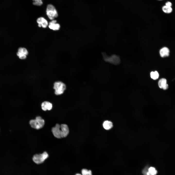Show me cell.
Segmentation results:
<instances>
[{
	"mask_svg": "<svg viewBox=\"0 0 175 175\" xmlns=\"http://www.w3.org/2000/svg\"><path fill=\"white\" fill-rule=\"evenodd\" d=\"M44 120L40 116L36 117L35 119L31 120L29 122L31 127L36 129L42 128L44 125Z\"/></svg>",
	"mask_w": 175,
	"mask_h": 175,
	"instance_id": "1",
	"label": "cell"
},
{
	"mask_svg": "<svg viewBox=\"0 0 175 175\" xmlns=\"http://www.w3.org/2000/svg\"><path fill=\"white\" fill-rule=\"evenodd\" d=\"M53 88L55 90V94L57 95L62 94L66 89V85L63 82L58 81L55 82Z\"/></svg>",
	"mask_w": 175,
	"mask_h": 175,
	"instance_id": "2",
	"label": "cell"
},
{
	"mask_svg": "<svg viewBox=\"0 0 175 175\" xmlns=\"http://www.w3.org/2000/svg\"><path fill=\"white\" fill-rule=\"evenodd\" d=\"M46 12L48 18L51 20L54 19L58 16L57 10L55 7L52 4L48 5Z\"/></svg>",
	"mask_w": 175,
	"mask_h": 175,
	"instance_id": "3",
	"label": "cell"
},
{
	"mask_svg": "<svg viewBox=\"0 0 175 175\" xmlns=\"http://www.w3.org/2000/svg\"><path fill=\"white\" fill-rule=\"evenodd\" d=\"M102 54L104 60L106 62L115 65L119 64L120 63V58L117 55H113L109 56L105 53L103 52L102 53Z\"/></svg>",
	"mask_w": 175,
	"mask_h": 175,
	"instance_id": "4",
	"label": "cell"
},
{
	"mask_svg": "<svg viewBox=\"0 0 175 175\" xmlns=\"http://www.w3.org/2000/svg\"><path fill=\"white\" fill-rule=\"evenodd\" d=\"M48 156L47 153L45 151L41 154L35 155L33 158V160L35 163L39 164L43 163Z\"/></svg>",
	"mask_w": 175,
	"mask_h": 175,
	"instance_id": "5",
	"label": "cell"
},
{
	"mask_svg": "<svg viewBox=\"0 0 175 175\" xmlns=\"http://www.w3.org/2000/svg\"><path fill=\"white\" fill-rule=\"evenodd\" d=\"M52 130L53 135L56 138L58 139L63 138L61 125L56 124L54 127H52Z\"/></svg>",
	"mask_w": 175,
	"mask_h": 175,
	"instance_id": "6",
	"label": "cell"
},
{
	"mask_svg": "<svg viewBox=\"0 0 175 175\" xmlns=\"http://www.w3.org/2000/svg\"><path fill=\"white\" fill-rule=\"evenodd\" d=\"M28 54L27 49L25 47H20L18 49L17 55L19 59L21 60L26 59Z\"/></svg>",
	"mask_w": 175,
	"mask_h": 175,
	"instance_id": "7",
	"label": "cell"
},
{
	"mask_svg": "<svg viewBox=\"0 0 175 175\" xmlns=\"http://www.w3.org/2000/svg\"><path fill=\"white\" fill-rule=\"evenodd\" d=\"M39 27L46 28L48 26L49 23L44 18L41 17L38 18L36 20Z\"/></svg>",
	"mask_w": 175,
	"mask_h": 175,
	"instance_id": "8",
	"label": "cell"
},
{
	"mask_svg": "<svg viewBox=\"0 0 175 175\" xmlns=\"http://www.w3.org/2000/svg\"><path fill=\"white\" fill-rule=\"evenodd\" d=\"M48 26L49 29L53 31H56L59 30L60 28V25L57 23L55 20H52L49 23Z\"/></svg>",
	"mask_w": 175,
	"mask_h": 175,
	"instance_id": "9",
	"label": "cell"
},
{
	"mask_svg": "<svg viewBox=\"0 0 175 175\" xmlns=\"http://www.w3.org/2000/svg\"><path fill=\"white\" fill-rule=\"evenodd\" d=\"M170 51L167 47H164L161 48L159 51V54L160 56L162 58L166 57L169 56Z\"/></svg>",
	"mask_w": 175,
	"mask_h": 175,
	"instance_id": "10",
	"label": "cell"
},
{
	"mask_svg": "<svg viewBox=\"0 0 175 175\" xmlns=\"http://www.w3.org/2000/svg\"><path fill=\"white\" fill-rule=\"evenodd\" d=\"M158 84L159 88L164 90L167 89L168 87V85L167 83V81L164 78L160 79L158 81Z\"/></svg>",
	"mask_w": 175,
	"mask_h": 175,
	"instance_id": "11",
	"label": "cell"
},
{
	"mask_svg": "<svg viewBox=\"0 0 175 175\" xmlns=\"http://www.w3.org/2000/svg\"><path fill=\"white\" fill-rule=\"evenodd\" d=\"M41 106L42 109L44 111L51 110L52 107V104L48 101L43 102Z\"/></svg>",
	"mask_w": 175,
	"mask_h": 175,
	"instance_id": "12",
	"label": "cell"
},
{
	"mask_svg": "<svg viewBox=\"0 0 175 175\" xmlns=\"http://www.w3.org/2000/svg\"><path fill=\"white\" fill-rule=\"evenodd\" d=\"M61 129L63 138L67 136L69 133V129L68 125L65 124H62L61 125Z\"/></svg>",
	"mask_w": 175,
	"mask_h": 175,
	"instance_id": "13",
	"label": "cell"
},
{
	"mask_svg": "<svg viewBox=\"0 0 175 175\" xmlns=\"http://www.w3.org/2000/svg\"><path fill=\"white\" fill-rule=\"evenodd\" d=\"M103 126L104 128L106 130H109L111 129L113 127L112 122L110 121L106 120L103 123Z\"/></svg>",
	"mask_w": 175,
	"mask_h": 175,
	"instance_id": "14",
	"label": "cell"
},
{
	"mask_svg": "<svg viewBox=\"0 0 175 175\" xmlns=\"http://www.w3.org/2000/svg\"><path fill=\"white\" fill-rule=\"evenodd\" d=\"M162 9L163 12L166 14L170 13L173 10L172 7L167 6L165 5L162 7Z\"/></svg>",
	"mask_w": 175,
	"mask_h": 175,
	"instance_id": "15",
	"label": "cell"
},
{
	"mask_svg": "<svg viewBox=\"0 0 175 175\" xmlns=\"http://www.w3.org/2000/svg\"><path fill=\"white\" fill-rule=\"evenodd\" d=\"M158 173L157 171L155 168L150 167L149 169V172L147 173V175H156Z\"/></svg>",
	"mask_w": 175,
	"mask_h": 175,
	"instance_id": "16",
	"label": "cell"
},
{
	"mask_svg": "<svg viewBox=\"0 0 175 175\" xmlns=\"http://www.w3.org/2000/svg\"><path fill=\"white\" fill-rule=\"evenodd\" d=\"M150 76L151 78L154 80H156L158 78L159 74L157 71H152L150 73Z\"/></svg>",
	"mask_w": 175,
	"mask_h": 175,
	"instance_id": "17",
	"label": "cell"
},
{
	"mask_svg": "<svg viewBox=\"0 0 175 175\" xmlns=\"http://www.w3.org/2000/svg\"><path fill=\"white\" fill-rule=\"evenodd\" d=\"M81 173L82 175H92L91 170H88L85 169H83Z\"/></svg>",
	"mask_w": 175,
	"mask_h": 175,
	"instance_id": "18",
	"label": "cell"
},
{
	"mask_svg": "<svg viewBox=\"0 0 175 175\" xmlns=\"http://www.w3.org/2000/svg\"><path fill=\"white\" fill-rule=\"evenodd\" d=\"M33 1V4L35 5L40 6L43 3L42 0H32Z\"/></svg>",
	"mask_w": 175,
	"mask_h": 175,
	"instance_id": "19",
	"label": "cell"
},
{
	"mask_svg": "<svg viewBox=\"0 0 175 175\" xmlns=\"http://www.w3.org/2000/svg\"><path fill=\"white\" fill-rule=\"evenodd\" d=\"M165 5L167 6L172 7V4L171 2L170 1H167L166 2Z\"/></svg>",
	"mask_w": 175,
	"mask_h": 175,
	"instance_id": "20",
	"label": "cell"
},
{
	"mask_svg": "<svg viewBox=\"0 0 175 175\" xmlns=\"http://www.w3.org/2000/svg\"><path fill=\"white\" fill-rule=\"evenodd\" d=\"M75 175H82L79 173H77Z\"/></svg>",
	"mask_w": 175,
	"mask_h": 175,
	"instance_id": "21",
	"label": "cell"
},
{
	"mask_svg": "<svg viewBox=\"0 0 175 175\" xmlns=\"http://www.w3.org/2000/svg\"></svg>",
	"mask_w": 175,
	"mask_h": 175,
	"instance_id": "22",
	"label": "cell"
}]
</instances>
